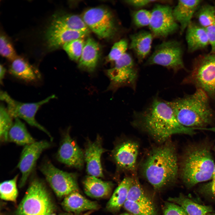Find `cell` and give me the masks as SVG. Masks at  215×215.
I'll list each match as a JSON object with an SVG mask.
<instances>
[{"label": "cell", "mask_w": 215, "mask_h": 215, "mask_svg": "<svg viewBox=\"0 0 215 215\" xmlns=\"http://www.w3.org/2000/svg\"><path fill=\"white\" fill-rule=\"evenodd\" d=\"M139 123L157 141L163 142L173 135H192L199 128L185 127L176 119L167 101L155 98L145 110L136 113Z\"/></svg>", "instance_id": "obj_1"}, {"label": "cell", "mask_w": 215, "mask_h": 215, "mask_svg": "<svg viewBox=\"0 0 215 215\" xmlns=\"http://www.w3.org/2000/svg\"><path fill=\"white\" fill-rule=\"evenodd\" d=\"M205 93L199 88L191 94L167 101L181 125L201 129L215 122V111Z\"/></svg>", "instance_id": "obj_2"}, {"label": "cell", "mask_w": 215, "mask_h": 215, "mask_svg": "<svg viewBox=\"0 0 215 215\" xmlns=\"http://www.w3.org/2000/svg\"><path fill=\"white\" fill-rule=\"evenodd\" d=\"M142 172L148 182L160 190L174 182L178 172L175 148L166 143L151 150L142 165Z\"/></svg>", "instance_id": "obj_3"}, {"label": "cell", "mask_w": 215, "mask_h": 215, "mask_svg": "<svg viewBox=\"0 0 215 215\" xmlns=\"http://www.w3.org/2000/svg\"><path fill=\"white\" fill-rule=\"evenodd\" d=\"M215 163L211 148L204 144L189 146L180 165L182 178L188 186L212 179Z\"/></svg>", "instance_id": "obj_4"}, {"label": "cell", "mask_w": 215, "mask_h": 215, "mask_svg": "<svg viewBox=\"0 0 215 215\" xmlns=\"http://www.w3.org/2000/svg\"><path fill=\"white\" fill-rule=\"evenodd\" d=\"M182 83L202 89L215 103V53H210L196 58Z\"/></svg>", "instance_id": "obj_5"}, {"label": "cell", "mask_w": 215, "mask_h": 215, "mask_svg": "<svg viewBox=\"0 0 215 215\" xmlns=\"http://www.w3.org/2000/svg\"><path fill=\"white\" fill-rule=\"evenodd\" d=\"M53 205L43 184L38 179L31 182L17 209L16 215H48Z\"/></svg>", "instance_id": "obj_6"}, {"label": "cell", "mask_w": 215, "mask_h": 215, "mask_svg": "<svg viewBox=\"0 0 215 215\" xmlns=\"http://www.w3.org/2000/svg\"><path fill=\"white\" fill-rule=\"evenodd\" d=\"M0 97L1 100L7 104V110L12 118L23 119L30 125L46 133L51 140L53 139L49 132L36 121L35 116L42 106L56 97L54 95L34 103H24L17 101L11 97L6 92L1 91Z\"/></svg>", "instance_id": "obj_7"}, {"label": "cell", "mask_w": 215, "mask_h": 215, "mask_svg": "<svg viewBox=\"0 0 215 215\" xmlns=\"http://www.w3.org/2000/svg\"><path fill=\"white\" fill-rule=\"evenodd\" d=\"M40 170L58 197H65L78 191L76 176L74 173L59 169L49 161L43 163Z\"/></svg>", "instance_id": "obj_8"}, {"label": "cell", "mask_w": 215, "mask_h": 215, "mask_svg": "<svg viewBox=\"0 0 215 215\" xmlns=\"http://www.w3.org/2000/svg\"><path fill=\"white\" fill-rule=\"evenodd\" d=\"M182 53L181 46L178 42H164L156 48L146 64L161 65L176 72L185 68Z\"/></svg>", "instance_id": "obj_9"}, {"label": "cell", "mask_w": 215, "mask_h": 215, "mask_svg": "<svg viewBox=\"0 0 215 215\" xmlns=\"http://www.w3.org/2000/svg\"><path fill=\"white\" fill-rule=\"evenodd\" d=\"M82 18L88 28L101 38H110L116 32L113 18L107 9L100 7L90 8L84 13Z\"/></svg>", "instance_id": "obj_10"}, {"label": "cell", "mask_w": 215, "mask_h": 215, "mask_svg": "<svg viewBox=\"0 0 215 215\" xmlns=\"http://www.w3.org/2000/svg\"><path fill=\"white\" fill-rule=\"evenodd\" d=\"M151 14L149 26L155 36L165 37L178 30V24L173 16V9L169 6L156 4Z\"/></svg>", "instance_id": "obj_11"}, {"label": "cell", "mask_w": 215, "mask_h": 215, "mask_svg": "<svg viewBox=\"0 0 215 215\" xmlns=\"http://www.w3.org/2000/svg\"><path fill=\"white\" fill-rule=\"evenodd\" d=\"M50 146V143L46 140L36 141L24 146L17 165L22 173L19 183L20 188L25 185L41 153Z\"/></svg>", "instance_id": "obj_12"}, {"label": "cell", "mask_w": 215, "mask_h": 215, "mask_svg": "<svg viewBox=\"0 0 215 215\" xmlns=\"http://www.w3.org/2000/svg\"><path fill=\"white\" fill-rule=\"evenodd\" d=\"M115 62L114 67L107 71L108 75L112 83L118 86L133 85L137 74L131 56L126 53Z\"/></svg>", "instance_id": "obj_13"}, {"label": "cell", "mask_w": 215, "mask_h": 215, "mask_svg": "<svg viewBox=\"0 0 215 215\" xmlns=\"http://www.w3.org/2000/svg\"><path fill=\"white\" fill-rule=\"evenodd\" d=\"M56 156L58 161L69 166L79 169L83 166L84 153L71 137L68 131L64 134Z\"/></svg>", "instance_id": "obj_14"}, {"label": "cell", "mask_w": 215, "mask_h": 215, "mask_svg": "<svg viewBox=\"0 0 215 215\" xmlns=\"http://www.w3.org/2000/svg\"><path fill=\"white\" fill-rule=\"evenodd\" d=\"M139 146L135 142L128 141L118 145L112 152L113 158L118 167L134 171L139 153Z\"/></svg>", "instance_id": "obj_15"}, {"label": "cell", "mask_w": 215, "mask_h": 215, "mask_svg": "<svg viewBox=\"0 0 215 215\" xmlns=\"http://www.w3.org/2000/svg\"><path fill=\"white\" fill-rule=\"evenodd\" d=\"M106 151L102 146L99 136L95 141L87 143L84 156L87 171L90 176L96 177H103L101 158L102 154Z\"/></svg>", "instance_id": "obj_16"}, {"label": "cell", "mask_w": 215, "mask_h": 215, "mask_svg": "<svg viewBox=\"0 0 215 215\" xmlns=\"http://www.w3.org/2000/svg\"><path fill=\"white\" fill-rule=\"evenodd\" d=\"M87 34L84 32L49 26L46 32L45 38L47 48L51 50L63 46L65 44L73 40L83 38Z\"/></svg>", "instance_id": "obj_17"}, {"label": "cell", "mask_w": 215, "mask_h": 215, "mask_svg": "<svg viewBox=\"0 0 215 215\" xmlns=\"http://www.w3.org/2000/svg\"><path fill=\"white\" fill-rule=\"evenodd\" d=\"M201 1L200 0H179L173 9L174 18L179 24L181 34L192 22L193 16Z\"/></svg>", "instance_id": "obj_18"}, {"label": "cell", "mask_w": 215, "mask_h": 215, "mask_svg": "<svg viewBox=\"0 0 215 215\" xmlns=\"http://www.w3.org/2000/svg\"><path fill=\"white\" fill-rule=\"evenodd\" d=\"M185 39L189 52L203 49L209 44L205 28L192 22L186 29Z\"/></svg>", "instance_id": "obj_19"}, {"label": "cell", "mask_w": 215, "mask_h": 215, "mask_svg": "<svg viewBox=\"0 0 215 215\" xmlns=\"http://www.w3.org/2000/svg\"><path fill=\"white\" fill-rule=\"evenodd\" d=\"M12 61L9 72L13 76L27 82H35L40 79L39 71L23 58L16 57Z\"/></svg>", "instance_id": "obj_20"}, {"label": "cell", "mask_w": 215, "mask_h": 215, "mask_svg": "<svg viewBox=\"0 0 215 215\" xmlns=\"http://www.w3.org/2000/svg\"><path fill=\"white\" fill-rule=\"evenodd\" d=\"M49 27L60 29L77 31L88 33L89 29L82 18L74 14H56L53 16Z\"/></svg>", "instance_id": "obj_21"}, {"label": "cell", "mask_w": 215, "mask_h": 215, "mask_svg": "<svg viewBox=\"0 0 215 215\" xmlns=\"http://www.w3.org/2000/svg\"><path fill=\"white\" fill-rule=\"evenodd\" d=\"M99 52L98 43L91 38L87 39L79 59V67L88 72H93L98 63Z\"/></svg>", "instance_id": "obj_22"}, {"label": "cell", "mask_w": 215, "mask_h": 215, "mask_svg": "<svg viewBox=\"0 0 215 215\" xmlns=\"http://www.w3.org/2000/svg\"><path fill=\"white\" fill-rule=\"evenodd\" d=\"M62 206L66 211L76 213L96 210L99 208L96 202L87 199L77 192L66 196L62 202Z\"/></svg>", "instance_id": "obj_23"}, {"label": "cell", "mask_w": 215, "mask_h": 215, "mask_svg": "<svg viewBox=\"0 0 215 215\" xmlns=\"http://www.w3.org/2000/svg\"><path fill=\"white\" fill-rule=\"evenodd\" d=\"M130 48L141 62L149 53L151 47L152 34L146 31H141L131 35Z\"/></svg>", "instance_id": "obj_24"}, {"label": "cell", "mask_w": 215, "mask_h": 215, "mask_svg": "<svg viewBox=\"0 0 215 215\" xmlns=\"http://www.w3.org/2000/svg\"><path fill=\"white\" fill-rule=\"evenodd\" d=\"M84 190L88 196L95 198L106 197L110 193L112 184L105 182L96 177L89 176L86 177L83 181Z\"/></svg>", "instance_id": "obj_25"}, {"label": "cell", "mask_w": 215, "mask_h": 215, "mask_svg": "<svg viewBox=\"0 0 215 215\" xmlns=\"http://www.w3.org/2000/svg\"><path fill=\"white\" fill-rule=\"evenodd\" d=\"M14 122L8 133V141L20 145L25 146L36 142L28 131L24 124L18 118Z\"/></svg>", "instance_id": "obj_26"}, {"label": "cell", "mask_w": 215, "mask_h": 215, "mask_svg": "<svg viewBox=\"0 0 215 215\" xmlns=\"http://www.w3.org/2000/svg\"><path fill=\"white\" fill-rule=\"evenodd\" d=\"M133 178H124L116 188L107 205L110 211H116L123 205L127 199L128 191L132 184Z\"/></svg>", "instance_id": "obj_27"}, {"label": "cell", "mask_w": 215, "mask_h": 215, "mask_svg": "<svg viewBox=\"0 0 215 215\" xmlns=\"http://www.w3.org/2000/svg\"><path fill=\"white\" fill-rule=\"evenodd\" d=\"M168 200L179 205L188 215H207L212 210L210 206L198 204L182 195L170 197Z\"/></svg>", "instance_id": "obj_28"}, {"label": "cell", "mask_w": 215, "mask_h": 215, "mask_svg": "<svg viewBox=\"0 0 215 215\" xmlns=\"http://www.w3.org/2000/svg\"><path fill=\"white\" fill-rule=\"evenodd\" d=\"M127 200L142 204L153 203L150 198L145 193L136 178H133L132 182L128 191Z\"/></svg>", "instance_id": "obj_29"}, {"label": "cell", "mask_w": 215, "mask_h": 215, "mask_svg": "<svg viewBox=\"0 0 215 215\" xmlns=\"http://www.w3.org/2000/svg\"><path fill=\"white\" fill-rule=\"evenodd\" d=\"M18 175L13 179L1 182L0 185V197L5 201L15 202L18 195L17 181Z\"/></svg>", "instance_id": "obj_30"}, {"label": "cell", "mask_w": 215, "mask_h": 215, "mask_svg": "<svg viewBox=\"0 0 215 215\" xmlns=\"http://www.w3.org/2000/svg\"><path fill=\"white\" fill-rule=\"evenodd\" d=\"M123 206L126 210L134 215H157L153 203L142 204L126 200Z\"/></svg>", "instance_id": "obj_31"}, {"label": "cell", "mask_w": 215, "mask_h": 215, "mask_svg": "<svg viewBox=\"0 0 215 215\" xmlns=\"http://www.w3.org/2000/svg\"><path fill=\"white\" fill-rule=\"evenodd\" d=\"M199 24L206 28L215 24V8L209 5L205 4L199 9L197 15Z\"/></svg>", "instance_id": "obj_32"}, {"label": "cell", "mask_w": 215, "mask_h": 215, "mask_svg": "<svg viewBox=\"0 0 215 215\" xmlns=\"http://www.w3.org/2000/svg\"><path fill=\"white\" fill-rule=\"evenodd\" d=\"M12 117L9 114L7 108L3 104L0 107V138L2 142L8 141V132L12 126Z\"/></svg>", "instance_id": "obj_33"}, {"label": "cell", "mask_w": 215, "mask_h": 215, "mask_svg": "<svg viewBox=\"0 0 215 215\" xmlns=\"http://www.w3.org/2000/svg\"><path fill=\"white\" fill-rule=\"evenodd\" d=\"M83 38L73 40L63 46V49L71 60L77 61L79 59L85 43Z\"/></svg>", "instance_id": "obj_34"}, {"label": "cell", "mask_w": 215, "mask_h": 215, "mask_svg": "<svg viewBox=\"0 0 215 215\" xmlns=\"http://www.w3.org/2000/svg\"><path fill=\"white\" fill-rule=\"evenodd\" d=\"M0 53L3 57L11 61L17 57L12 44L3 34L0 37Z\"/></svg>", "instance_id": "obj_35"}, {"label": "cell", "mask_w": 215, "mask_h": 215, "mask_svg": "<svg viewBox=\"0 0 215 215\" xmlns=\"http://www.w3.org/2000/svg\"><path fill=\"white\" fill-rule=\"evenodd\" d=\"M128 44L125 40L122 39L116 42L109 53L108 58L110 61H116L126 53Z\"/></svg>", "instance_id": "obj_36"}, {"label": "cell", "mask_w": 215, "mask_h": 215, "mask_svg": "<svg viewBox=\"0 0 215 215\" xmlns=\"http://www.w3.org/2000/svg\"><path fill=\"white\" fill-rule=\"evenodd\" d=\"M151 12L145 9L136 11L133 15V19L135 25L139 27L149 26L151 18Z\"/></svg>", "instance_id": "obj_37"}, {"label": "cell", "mask_w": 215, "mask_h": 215, "mask_svg": "<svg viewBox=\"0 0 215 215\" xmlns=\"http://www.w3.org/2000/svg\"><path fill=\"white\" fill-rule=\"evenodd\" d=\"M162 215H188L179 205L168 202L165 203Z\"/></svg>", "instance_id": "obj_38"}, {"label": "cell", "mask_w": 215, "mask_h": 215, "mask_svg": "<svg viewBox=\"0 0 215 215\" xmlns=\"http://www.w3.org/2000/svg\"><path fill=\"white\" fill-rule=\"evenodd\" d=\"M205 28L211 46L210 53H215V24Z\"/></svg>", "instance_id": "obj_39"}, {"label": "cell", "mask_w": 215, "mask_h": 215, "mask_svg": "<svg viewBox=\"0 0 215 215\" xmlns=\"http://www.w3.org/2000/svg\"><path fill=\"white\" fill-rule=\"evenodd\" d=\"M156 0H126L125 2L133 7H141L145 6Z\"/></svg>", "instance_id": "obj_40"}, {"label": "cell", "mask_w": 215, "mask_h": 215, "mask_svg": "<svg viewBox=\"0 0 215 215\" xmlns=\"http://www.w3.org/2000/svg\"><path fill=\"white\" fill-rule=\"evenodd\" d=\"M0 79L1 84L2 83L3 80L4 79L6 72V69L1 64H0Z\"/></svg>", "instance_id": "obj_41"}, {"label": "cell", "mask_w": 215, "mask_h": 215, "mask_svg": "<svg viewBox=\"0 0 215 215\" xmlns=\"http://www.w3.org/2000/svg\"><path fill=\"white\" fill-rule=\"evenodd\" d=\"M211 191L213 195L215 197V181L211 183Z\"/></svg>", "instance_id": "obj_42"}, {"label": "cell", "mask_w": 215, "mask_h": 215, "mask_svg": "<svg viewBox=\"0 0 215 215\" xmlns=\"http://www.w3.org/2000/svg\"><path fill=\"white\" fill-rule=\"evenodd\" d=\"M214 151L215 152V148H214ZM212 181L211 183H212L214 182L215 181V165L214 167L213 172V176L212 177Z\"/></svg>", "instance_id": "obj_43"}, {"label": "cell", "mask_w": 215, "mask_h": 215, "mask_svg": "<svg viewBox=\"0 0 215 215\" xmlns=\"http://www.w3.org/2000/svg\"><path fill=\"white\" fill-rule=\"evenodd\" d=\"M120 215H131L129 213H123L122 214H120Z\"/></svg>", "instance_id": "obj_44"}, {"label": "cell", "mask_w": 215, "mask_h": 215, "mask_svg": "<svg viewBox=\"0 0 215 215\" xmlns=\"http://www.w3.org/2000/svg\"><path fill=\"white\" fill-rule=\"evenodd\" d=\"M48 215H57L55 213L53 212V211L50 213Z\"/></svg>", "instance_id": "obj_45"}, {"label": "cell", "mask_w": 215, "mask_h": 215, "mask_svg": "<svg viewBox=\"0 0 215 215\" xmlns=\"http://www.w3.org/2000/svg\"><path fill=\"white\" fill-rule=\"evenodd\" d=\"M89 215V213H86V214H84L83 215Z\"/></svg>", "instance_id": "obj_46"}, {"label": "cell", "mask_w": 215, "mask_h": 215, "mask_svg": "<svg viewBox=\"0 0 215 215\" xmlns=\"http://www.w3.org/2000/svg\"><path fill=\"white\" fill-rule=\"evenodd\" d=\"M214 215H215V214H214Z\"/></svg>", "instance_id": "obj_47"}, {"label": "cell", "mask_w": 215, "mask_h": 215, "mask_svg": "<svg viewBox=\"0 0 215 215\" xmlns=\"http://www.w3.org/2000/svg\"><path fill=\"white\" fill-rule=\"evenodd\" d=\"M214 7H215V6Z\"/></svg>", "instance_id": "obj_48"}]
</instances>
